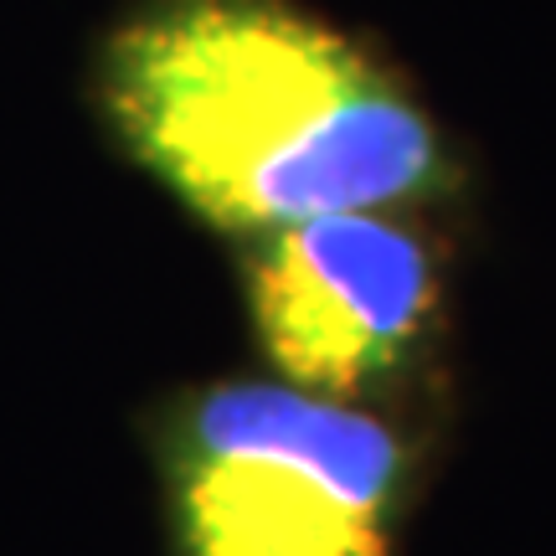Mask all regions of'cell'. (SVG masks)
<instances>
[{
	"label": "cell",
	"instance_id": "obj_2",
	"mask_svg": "<svg viewBox=\"0 0 556 556\" xmlns=\"http://www.w3.org/2000/svg\"><path fill=\"white\" fill-rule=\"evenodd\" d=\"M160 475L176 556H397L417 464L371 407L217 381L170 413Z\"/></svg>",
	"mask_w": 556,
	"mask_h": 556
},
{
	"label": "cell",
	"instance_id": "obj_3",
	"mask_svg": "<svg viewBox=\"0 0 556 556\" xmlns=\"http://www.w3.org/2000/svg\"><path fill=\"white\" fill-rule=\"evenodd\" d=\"M242 294L274 381L356 402L422 361L443 258L407 212H345L248 238Z\"/></svg>",
	"mask_w": 556,
	"mask_h": 556
},
{
	"label": "cell",
	"instance_id": "obj_1",
	"mask_svg": "<svg viewBox=\"0 0 556 556\" xmlns=\"http://www.w3.org/2000/svg\"><path fill=\"white\" fill-rule=\"evenodd\" d=\"M93 93L124 155L232 238L413 217L458 191L413 83L299 0H144L103 41Z\"/></svg>",
	"mask_w": 556,
	"mask_h": 556
}]
</instances>
